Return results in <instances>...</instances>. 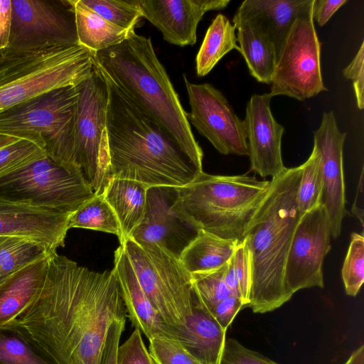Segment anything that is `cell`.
I'll return each instance as SVG.
<instances>
[{
    "label": "cell",
    "mask_w": 364,
    "mask_h": 364,
    "mask_svg": "<svg viewBox=\"0 0 364 364\" xmlns=\"http://www.w3.org/2000/svg\"><path fill=\"white\" fill-rule=\"evenodd\" d=\"M121 287L128 317L149 341L163 337L178 342V335L151 305L141 289L122 245L115 250L114 267Z\"/></svg>",
    "instance_id": "44dd1931"
},
{
    "label": "cell",
    "mask_w": 364,
    "mask_h": 364,
    "mask_svg": "<svg viewBox=\"0 0 364 364\" xmlns=\"http://www.w3.org/2000/svg\"><path fill=\"white\" fill-rule=\"evenodd\" d=\"M128 317L114 270L50 253L43 288L16 319L58 364H100L107 331Z\"/></svg>",
    "instance_id": "6da1fadb"
},
{
    "label": "cell",
    "mask_w": 364,
    "mask_h": 364,
    "mask_svg": "<svg viewBox=\"0 0 364 364\" xmlns=\"http://www.w3.org/2000/svg\"><path fill=\"white\" fill-rule=\"evenodd\" d=\"M46 156L41 145L27 139H18L0 149V178Z\"/></svg>",
    "instance_id": "e575fe53"
},
{
    "label": "cell",
    "mask_w": 364,
    "mask_h": 364,
    "mask_svg": "<svg viewBox=\"0 0 364 364\" xmlns=\"http://www.w3.org/2000/svg\"><path fill=\"white\" fill-rule=\"evenodd\" d=\"M149 352L156 364H203L178 342L163 337L149 340Z\"/></svg>",
    "instance_id": "8d00e7d4"
},
{
    "label": "cell",
    "mask_w": 364,
    "mask_h": 364,
    "mask_svg": "<svg viewBox=\"0 0 364 364\" xmlns=\"http://www.w3.org/2000/svg\"><path fill=\"white\" fill-rule=\"evenodd\" d=\"M237 30V41L252 76L258 82L271 83L276 65V53L272 43L250 23L232 19Z\"/></svg>",
    "instance_id": "484cf974"
},
{
    "label": "cell",
    "mask_w": 364,
    "mask_h": 364,
    "mask_svg": "<svg viewBox=\"0 0 364 364\" xmlns=\"http://www.w3.org/2000/svg\"><path fill=\"white\" fill-rule=\"evenodd\" d=\"M226 267L227 264L213 270L191 274L193 287L210 314L220 301L232 295L225 282Z\"/></svg>",
    "instance_id": "836d02e7"
},
{
    "label": "cell",
    "mask_w": 364,
    "mask_h": 364,
    "mask_svg": "<svg viewBox=\"0 0 364 364\" xmlns=\"http://www.w3.org/2000/svg\"><path fill=\"white\" fill-rule=\"evenodd\" d=\"M120 245L151 305L178 340L193 314L191 274L178 259L156 245H139L129 237Z\"/></svg>",
    "instance_id": "ba28073f"
},
{
    "label": "cell",
    "mask_w": 364,
    "mask_h": 364,
    "mask_svg": "<svg viewBox=\"0 0 364 364\" xmlns=\"http://www.w3.org/2000/svg\"><path fill=\"white\" fill-rule=\"evenodd\" d=\"M47 252H50L31 239L0 235V284Z\"/></svg>",
    "instance_id": "4dcf8cb0"
},
{
    "label": "cell",
    "mask_w": 364,
    "mask_h": 364,
    "mask_svg": "<svg viewBox=\"0 0 364 364\" xmlns=\"http://www.w3.org/2000/svg\"><path fill=\"white\" fill-rule=\"evenodd\" d=\"M126 320H114L107 333L100 364H117V352Z\"/></svg>",
    "instance_id": "b9f144b4"
},
{
    "label": "cell",
    "mask_w": 364,
    "mask_h": 364,
    "mask_svg": "<svg viewBox=\"0 0 364 364\" xmlns=\"http://www.w3.org/2000/svg\"><path fill=\"white\" fill-rule=\"evenodd\" d=\"M12 21V1L0 0V50L9 47Z\"/></svg>",
    "instance_id": "f6af8a7d"
},
{
    "label": "cell",
    "mask_w": 364,
    "mask_h": 364,
    "mask_svg": "<svg viewBox=\"0 0 364 364\" xmlns=\"http://www.w3.org/2000/svg\"><path fill=\"white\" fill-rule=\"evenodd\" d=\"M323 178L320 168V155L314 146L309 159L301 164L297 191V208L300 218L321 203Z\"/></svg>",
    "instance_id": "1f68e13d"
},
{
    "label": "cell",
    "mask_w": 364,
    "mask_h": 364,
    "mask_svg": "<svg viewBox=\"0 0 364 364\" xmlns=\"http://www.w3.org/2000/svg\"><path fill=\"white\" fill-rule=\"evenodd\" d=\"M270 84L272 97L284 95L300 101L328 91L321 75V43L312 10L294 22L276 62Z\"/></svg>",
    "instance_id": "8fae6325"
},
{
    "label": "cell",
    "mask_w": 364,
    "mask_h": 364,
    "mask_svg": "<svg viewBox=\"0 0 364 364\" xmlns=\"http://www.w3.org/2000/svg\"><path fill=\"white\" fill-rule=\"evenodd\" d=\"M70 215L0 198V235L26 237L56 252L65 245Z\"/></svg>",
    "instance_id": "ac0fdd59"
},
{
    "label": "cell",
    "mask_w": 364,
    "mask_h": 364,
    "mask_svg": "<svg viewBox=\"0 0 364 364\" xmlns=\"http://www.w3.org/2000/svg\"><path fill=\"white\" fill-rule=\"evenodd\" d=\"M364 42L351 63L343 70L344 77L353 82L357 106L359 109L364 107Z\"/></svg>",
    "instance_id": "60d3db41"
},
{
    "label": "cell",
    "mask_w": 364,
    "mask_h": 364,
    "mask_svg": "<svg viewBox=\"0 0 364 364\" xmlns=\"http://www.w3.org/2000/svg\"><path fill=\"white\" fill-rule=\"evenodd\" d=\"M219 364H277L242 346L236 339L225 338Z\"/></svg>",
    "instance_id": "ab89813d"
},
{
    "label": "cell",
    "mask_w": 364,
    "mask_h": 364,
    "mask_svg": "<svg viewBox=\"0 0 364 364\" xmlns=\"http://www.w3.org/2000/svg\"><path fill=\"white\" fill-rule=\"evenodd\" d=\"M94 196L80 169L48 156L0 178V198L69 214Z\"/></svg>",
    "instance_id": "9c48e42d"
},
{
    "label": "cell",
    "mask_w": 364,
    "mask_h": 364,
    "mask_svg": "<svg viewBox=\"0 0 364 364\" xmlns=\"http://www.w3.org/2000/svg\"><path fill=\"white\" fill-rule=\"evenodd\" d=\"M313 134L314 146L320 155L323 183L321 203L329 218L331 237L336 238L341 231L342 220L348 214L343 167L346 133L338 129L334 114L330 111L323 114L321 125Z\"/></svg>",
    "instance_id": "2e32d148"
},
{
    "label": "cell",
    "mask_w": 364,
    "mask_h": 364,
    "mask_svg": "<svg viewBox=\"0 0 364 364\" xmlns=\"http://www.w3.org/2000/svg\"><path fill=\"white\" fill-rule=\"evenodd\" d=\"M79 44L73 0L12 1L10 47Z\"/></svg>",
    "instance_id": "4fadbf2b"
},
{
    "label": "cell",
    "mask_w": 364,
    "mask_h": 364,
    "mask_svg": "<svg viewBox=\"0 0 364 364\" xmlns=\"http://www.w3.org/2000/svg\"><path fill=\"white\" fill-rule=\"evenodd\" d=\"M192 309L193 314L178 343L203 364H219L226 331L203 304L195 290Z\"/></svg>",
    "instance_id": "603a6c76"
},
{
    "label": "cell",
    "mask_w": 364,
    "mask_h": 364,
    "mask_svg": "<svg viewBox=\"0 0 364 364\" xmlns=\"http://www.w3.org/2000/svg\"><path fill=\"white\" fill-rule=\"evenodd\" d=\"M78 97L77 85L68 86L1 112L0 136L35 142L53 160L77 168L75 136Z\"/></svg>",
    "instance_id": "52a82bcc"
},
{
    "label": "cell",
    "mask_w": 364,
    "mask_h": 364,
    "mask_svg": "<svg viewBox=\"0 0 364 364\" xmlns=\"http://www.w3.org/2000/svg\"><path fill=\"white\" fill-rule=\"evenodd\" d=\"M347 1L346 0H314L313 19H315L320 26H324L333 14Z\"/></svg>",
    "instance_id": "ee69618b"
},
{
    "label": "cell",
    "mask_w": 364,
    "mask_h": 364,
    "mask_svg": "<svg viewBox=\"0 0 364 364\" xmlns=\"http://www.w3.org/2000/svg\"><path fill=\"white\" fill-rule=\"evenodd\" d=\"M77 87L75 164L95 195H101L110 178L105 132L108 86L95 65L90 75Z\"/></svg>",
    "instance_id": "30bf717a"
},
{
    "label": "cell",
    "mask_w": 364,
    "mask_h": 364,
    "mask_svg": "<svg viewBox=\"0 0 364 364\" xmlns=\"http://www.w3.org/2000/svg\"><path fill=\"white\" fill-rule=\"evenodd\" d=\"M93 11L109 22L131 31L142 17L137 0H81Z\"/></svg>",
    "instance_id": "d6a6232c"
},
{
    "label": "cell",
    "mask_w": 364,
    "mask_h": 364,
    "mask_svg": "<svg viewBox=\"0 0 364 364\" xmlns=\"http://www.w3.org/2000/svg\"><path fill=\"white\" fill-rule=\"evenodd\" d=\"M313 3L314 0H245L233 19L255 26L272 43L277 60L294 22L311 11Z\"/></svg>",
    "instance_id": "ffe728a7"
},
{
    "label": "cell",
    "mask_w": 364,
    "mask_h": 364,
    "mask_svg": "<svg viewBox=\"0 0 364 364\" xmlns=\"http://www.w3.org/2000/svg\"><path fill=\"white\" fill-rule=\"evenodd\" d=\"M94 55L80 44L0 50V112L51 90L78 85L90 75Z\"/></svg>",
    "instance_id": "5b68a950"
},
{
    "label": "cell",
    "mask_w": 364,
    "mask_h": 364,
    "mask_svg": "<svg viewBox=\"0 0 364 364\" xmlns=\"http://www.w3.org/2000/svg\"><path fill=\"white\" fill-rule=\"evenodd\" d=\"M269 93L253 95L246 107L243 120L250 161V171L262 178H272L286 167L282 157V138L284 128L273 117Z\"/></svg>",
    "instance_id": "e0dca14e"
},
{
    "label": "cell",
    "mask_w": 364,
    "mask_h": 364,
    "mask_svg": "<svg viewBox=\"0 0 364 364\" xmlns=\"http://www.w3.org/2000/svg\"><path fill=\"white\" fill-rule=\"evenodd\" d=\"M344 364H364V345L354 350Z\"/></svg>",
    "instance_id": "7dc6e473"
},
{
    "label": "cell",
    "mask_w": 364,
    "mask_h": 364,
    "mask_svg": "<svg viewBox=\"0 0 364 364\" xmlns=\"http://www.w3.org/2000/svg\"><path fill=\"white\" fill-rule=\"evenodd\" d=\"M235 28L228 18L219 14L208 27L196 58L198 77L207 75L230 51H240Z\"/></svg>",
    "instance_id": "f1b7e54d"
},
{
    "label": "cell",
    "mask_w": 364,
    "mask_h": 364,
    "mask_svg": "<svg viewBox=\"0 0 364 364\" xmlns=\"http://www.w3.org/2000/svg\"><path fill=\"white\" fill-rule=\"evenodd\" d=\"M241 299L247 306L251 286V262L250 251L245 239L239 241L230 258Z\"/></svg>",
    "instance_id": "74e56055"
},
{
    "label": "cell",
    "mask_w": 364,
    "mask_h": 364,
    "mask_svg": "<svg viewBox=\"0 0 364 364\" xmlns=\"http://www.w3.org/2000/svg\"><path fill=\"white\" fill-rule=\"evenodd\" d=\"M50 253L20 269L0 284V326L16 319L38 296L46 282Z\"/></svg>",
    "instance_id": "7402d4cb"
},
{
    "label": "cell",
    "mask_w": 364,
    "mask_h": 364,
    "mask_svg": "<svg viewBox=\"0 0 364 364\" xmlns=\"http://www.w3.org/2000/svg\"><path fill=\"white\" fill-rule=\"evenodd\" d=\"M363 168L361 170L360 180L358 182L355 198L352 205V214L359 220L362 226L364 225V178H363Z\"/></svg>",
    "instance_id": "bcb514c9"
},
{
    "label": "cell",
    "mask_w": 364,
    "mask_h": 364,
    "mask_svg": "<svg viewBox=\"0 0 364 364\" xmlns=\"http://www.w3.org/2000/svg\"><path fill=\"white\" fill-rule=\"evenodd\" d=\"M0 364H58L14 319L0 326Z\"/></svg>",
    "instance_id": "83f0119b"
},
{
    "label": "cell",
    "mask_w": 364,
    "mask_h": 364,
    "mask_svg": "<svg viewBox=\"0 0 364 364\" xmlns=\"http://www.w3.org/2000/svg\"><path fill=\"white\" fill-rule=\"evenodd\" d=\"M147 188L137 181L115 177L109 178L105 188L103 196L118 218L123 240L143 219Z\"/></svg>",
    "instance_id": "cb8c5ba5"
},
{
    "label": "cell",
    "mask_w": 364,
    "mask_h": 364,
    "mask_svg": "<svg viewBox=\"0 0 364 364\" xmlns=\"http://www.w3.org/2000/svg\"><path fill=\"white\" fill-rule=\"evenodd\" d=\"M104 77L108 86L105 132L110 178L133 180L146 188L191 183L203 171V164Z\"/></svg>",
    "instance_id": "7a4b0ae2"
},
{
    "label": "cell",
    "mask_w": 364,
    "mask_h": 364,
    "mask_svg": "<svg viewBox=\"0 0 364 364\" xmlns=\"http://www.w3.org/2000/svg\"><path fill=\"white\" fill-rule=\"evenodd\" d=\"M238 242L199 230L179 260L190 274L213 270L229 262Z\"/></svg>",
    "instance_id": "d4e9b609"
},
{
    "label": "cell",
    "mask_w": 364,
    "mask_h": 364,
    "mask_svg": "<svg viewBox=\"0 0 364 364\" xmlns=\"http://www.w3.org/2000/svg\"><path fill=\"white\" fill-rule=\"evenodd\" d=\"M73 4L78 43L94 52L123 42L132 31L109 22L81 0H73Z\"/></svg>",
    "instance_id": "4316f807"
},
{
    "label": "cell",
    "mask_w": 364,
    "mask_h": 364,
    "mask_svg": "<svg viewBox=\"0 0 364 364\" xmlns=\"http://www.w3.org/2000/svg\"><path fill=\"white\" fill-rule=\"evenodd\" d=\"M346 294L355 296L364 282L363 233L353 232L341 269Z\"/></svg>",
    "instance_id": "d590c367"
},
{
    "label": "cell",
    "mask_w": 364,
    "mask_h": 364,
    "mask_svg": "<svg viewBox=\"0 0 364 364\" xmlns=\"http://www.w3.org/2000/svg\"><path fill=\"white\" fill-rule=\"evenodd\" d=\"M73 228L112 233L118 237L119 242L123 240L118 218L103 194L95 195L70 214L68 229Z\"/></svg>",
    "instance_id": "f546056e"
},
{
    "label": "cell",
    "mask_w": 364,
    "mask_h": 364,
    "mask_svg": "<svg viewBox=\"0 0 364 364\" xmlns=\"http://www.w3.org/2000/svg\"><path fill=\"white\" fill-rule=\"evenodd\" d=\"M245 306L242 300L233 295L220 301L212 312L213 316L226 331L240 310Z\"/></svg>",
    "instance_id": "7bdbcfd3"
},
{
    "label": "cell",
    "mask_w": 364,
    "mask_h": 364,
    "mask_svg": "<svg viewBox=\"0 0 364 364\" xmlns=\"http://www.w3.org/2000/svg\"><path fill=\"white\" fill-rule=\"evenodd\" d=\"M301 165L286 168L269 187L243 234L251 262L247 306L254 313L274 311L288 301L284 271L288 252L300 216L297 191Z\"/></svg>",
    "instance_id": "3957f363"
},
{
    "label": "cell",
    "mask_w": 364,
    "mask_h": 364,
    "mask_svg": "<svg viewBox=\"0 0 364 364\" xmlns=\"http://www.w3.org/2000/svg\"><path fill=\"white\" fill-rule=\"evenodd\" d=\"M229 0H137L142 17L147 19L171 44L193 46L203 15L225 8Z\"/></svg>",
    "instance_id": "d6986e66"
},
{
    "label": "cell",
    "mask_w": 364,
    "mask_h": 364,
    "mask_svg": "<svg viewBox=\"0 0 364 364\" xmlns=\"http://www.w3.org/2000/svg\"><path fill=\"white\" fill-rule=\"evenodd\" d=\"M116 361L117 364H156L145 346L141 332L136 328L119 346Z\"/></svg>",
    "instance_id": "f35d334b"
},
{
    "label": "cell",
    "mask_w": 364,
    "mask_h": 364,
    "mask_svg": "<svg viewBox=\"0 0 364 364\" xmlns=\"http://www.w3.org/2000/svg\"><path fill=\"white\" fill-rule=\"evenodd\" d=\"M329 218L321 203L300 218L288 252L284 283L292 296L299 290L324 286L323 262L331 250Z\"/></svg>",
    "instance_id": "7c38bea8"
},
{
    "label": "cell",
    "mask_w": 364,
    "mask_h": 364,
    "mask_svg": "<svg viewBox=\"0 0 364 364\" xmlns=\"http://www.w3.org/2000/svg\"><path fill=\"white\" fill-rule=\"evenodd\" d=\"M102 74L152 117L196 161L203 153L192 132L188 113L150 38L134 30L122 43L95 52Z\"/></svg>",
    "instance_id": "277c9868"
},
{
    "label": "cell",
    "mask_w": 364,
    "mask_h": 364,
    "mask_svg": "<svg viewBox=\"0 0 364 364\" xmlns=\"http://www.w3.org/2000/svg\"><path fill=\"white\" fill-rule=\"evenodd\" d=\"M177 193L176 187L148 188L143 219L129 237L139 245H156L179 259L199 230L173 210Z\"/></svg>",
    "instance_id": "9a60e30c"
},
{
    "label": "cell",
    "mask_w": 364,
    "mask_h": 364,
    "mask_svg": "<svg viewBox=\"0 0 364 364\" xmlns=\"http://www.w3.org/2000/svg\"><path fill=\"white\" fill-rule=\"evenodd\" d=\"M269 185V181L255 176L203 171L191 183L177 188L172 208L198 230L240 241Z\"/></svg>",
    "instance_id": "8992f818"
},
{
    "label": "cell",
    "mask_w": 364,
    "mask_h": 364,
    "mask_svg": "<svg viewBox=\"0 0 364 364\" xmlns=\"http://www.w3.org/2000/svg\"><path fill=\"white\" fill-rule=\"evenodd\" d=\"M18 139H19L14 137L0 136V149L12 144Z\"/></svg>",
    "instance_id": "c3c4849f"
},
{
    "label": "cell",
    "mask_w": 364,
    "mask_h": 364,
    "mask_svg": "<svg viewBox=\"0 0 364 364\" xmlns=\"http://www.w3.org/2000/svg\"><path fill=\"white\" fill-rule=\"evenodd\" d=\"M183 77L191 107L188 119L199 134L220 154L248 156L244 121L223 93L209 83H192L185 74Z\"/></svg>",
    "instance_id": "5bb4252c"
}]
</instances>
